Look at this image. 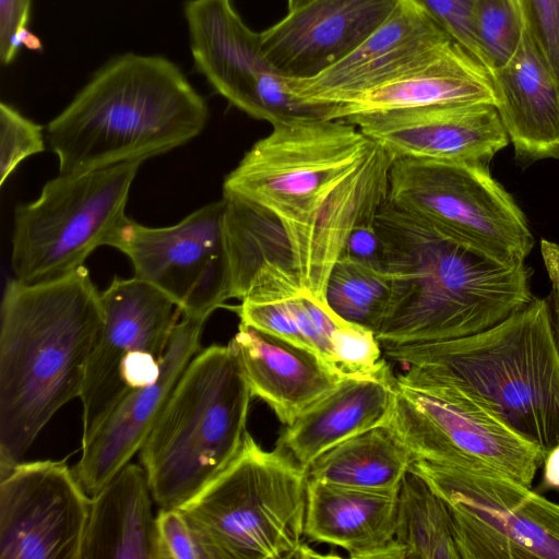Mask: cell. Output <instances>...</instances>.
I'll return each mask as SVG.
<instances>
[{"instance_id": "cell-1", "label": "cell", "mask_w": 559, "mask_h": 559, "mask_svg": "<svg viewBox=\"0 0 559 559\" xmlns=\"http://www.w3.org/2000/svg\"><path fill=\"white\" fill-rule=\"evenodd\" d=\"M396 157L356 126L314 116L272 126L225 177L223 194L281 225L301 288L321 304L352 231L388 201Z\"/></svg>"}, {"instance_id": "cell-2", "label": "cell", "mask_w": 559, "mask_h": 559, "mask_svg": "<svg viewBox=\"0 0 559 559\" xmlns=\"http://www.w3.org/2000/svg\"><path fill=\"white\" fill-rule=\"evenodd\" d=\"M390 298L376 333L381 347L485 331L535 297L531 270L467 246L386 201L374 218Z\"/></svg>"}, {"instance_id": "cell-3", "label": "cell", "mask_w": 559, "mask_h": 559, "mask_svg": "<svg viewBox=\"0 0 559 559\" xmlns=\"http://www.w3.org/2000/svg\"><path fill=\"white\" fill-rule=\"evenodd\" d=\"M103 324L100 293L83 265L26 284L1 301L0 471L24 461L52 416L80 396Z\"/></svg>"}, {"instance_id": "cell-4", "label": "cell", "mask_w": 559, "mask_h": 559, "mask_svg": "<svg viewBox=\"0 0 559 559\" xmlns=\"http://www.w3.org/2000/svg\"><path fill=\"white\" fill-rule=\"evenodd\" d=\"M409 388L453 392L547 453L559 443V346L548 299L475 334L381 347Z\"/></svg>"}, {"instance_id": "cell-5", "label": "cell", "mask_w": 559, "mask_h": 559, "mask_svg": "<svg viewBox=\"0 0 559 559\" xmlns=\"http://www.w3.org/2000/svg\"><path fill=\"white\" fill-rule=\"evenodd\" d=\"M207 120L206 102L176 63L127 52L92 75L47 134L59 175H74L167 153Z\"/></svg>"}, {"instance_id": "cell-6", "label": "cell", "mask_w": 559, "mask_h": 559, "mask_svg": "<svg viewBox=\"0 0 559 559\" xmlns=\"http://www.w3.org/2000/svg\"><path fill=\"white\" fill-rule=\"evenodd\" d=\"M252 397L230 342L193 356L139 451L159 509L185 504L234 457Z\"/></svg>"}, {"instance_id": "cell-7", "label": "cell", "mask_w": 559, "mask_h": 559, "mask_svg": "<svg viewBox=\"0 0 559 559\" xmlns=\"http://www.w3.org/2000/svg\"><path fill=\"white\" fill-rule=\"evenodd\" d=\"M306 503V471L246 431L227 465L179 509L224 559H288L313 557L302 542Z\"/></svg>"}, {"instance_id": "cell-8", "label": "cell", "mask_w": 559, "mask_h": 559, "mask_svg": "<svg viewBox=\"0 0 559 559\" xmlns=\"http://www.w3.org/2000/svg\"><path fill=\"white\" fill-rule=\"evenodd\" d=\"M143 162L134 160L47 181L39 197L14 212L11 265L17 281L36 284L84 265L100 246L114 247Z\"/></svg>"}, {"instance_id": "cell-9", "label": "cell", "mask_w": 559, "mask_h": 559, "mask_svg": "<svg viewBox=\"0 0 559 559\" xmlns=\"http://www.w3.org/2000/svg\"><path fill=\"white\" fill-rule=\"evenodd\" d=\"M388 201L507 263H524L534 246L523 212L484 164L396 157Z\"/></svg>"}, {"instance_id": "cell-10", "label": "cell", "mask_w": 559, "mask_h": 559, "mask_svg": "<svg viewBox=\"0 0 559 559\" xmlns=\"http://www.w3.org/2000/svg\"><path fill=\"white\" fill-rule=\"evenodd\" d=\"M447 503L461 559H559V503L501 473L415 460Z\"/></svg>"}, {"instance_id": "cell-11", "label": "cell", "mask_w": 559, "mask_h": 559, "mask_svg": "<svg viewBox=\"0 0 559 559\" xmlns=\"http://www.w3.org/2000/svg\"><path fill=\"white\" fill-rule=\"evenodd\" d=\"M103 324L80 393L82 445L130 393L154 383L180 309L138 277L116 276L100 293Z\"/></svg>"}, {"instance_id": "cell-12", "label": "cell", "mask_w": 559, "mask_h": 559, "mask_svg": "<svg viewBox=\"0 0 559 559\" xmlns=\"http://www.w3.org/2000/svg\"><path fill=\"white\" fill-rule=\"evenodd\" d=\"M415 460L488 469L532 486L546 454L480 404L396 380L390 419Z\"/></svg>"}, {"instance_id": "cell-13", "label": "cell", "mask_w": 559, "mask_h": 559, "mask_svg": "<svg viewBox=\"0 0 559 559\" xmlns=\"http://www.w3.org/2000/svg\"><path fill=\"white\" fill-rule=\"evenodd\" d=\"M224 199L168 227L128 219L114 247L131 261L134 276L157 287L181 316L207 318L230 299Z\"/></svg>"}, {"instance_id": "cell-14", "label": "cell", "mask_w": 559, "mask_h": 559, "mask_svg": "<svg viewBox=\"0 0 559 559\" xmlns=\"http://www.w3.org/2000/svg\"><path fill=\"white\" fill-rule=\"evenodd\" d=\"M183 14L197 71L229 104L272 126L319 117L290 93L263 51L261 33L243 22L234 0H187Z\"/></svg>"}, {"instance_id": "cell-15", "label": "cell", "mask_w": 559, "mask_h": 559, "mask_svg": "<svg viewBox=\"0 0 559 559\" xmlns=\"http://www.w3.org/2000/svg\"><path fill=\"white\" fill-rule=\"evenodd\" d=\"M92 497L66 461L0 471V558L80 559Z\"/></svg>"}, {"instance_id": "cell-16", "label": "cell", "mask_w": 559, "mask_h": 559, "mask_svg": "<svg viewBox=\"0 0 559 559\" xmlns=\"http://www.w3.org/2000/svg\"><path fill=\"white\" fill-rule=\"evenodd\" d=\"M452 41L413 0H400L392 14L354 51L308 79H288L290 93L324 111L432 60Z\"/></svg>"}, {"instance_id": "cell-17", "label": "cell", "mask_w": 559, "mask_h": 559, "mask_svg": "<svg viewBox=\"0 0 559 559\" xmlns=\"http://www.w3.org/2000/svg\"><path fill=\"white\" fill-rule=\"evenodd\" d=\"M346 122L395 157L488 165L510 141L491 104L391 110L354 117Z\"/></svg>"}, {"instance_id": "cell-18", "label": "cell", "mask_w": 559, "mask_h": 559, "mask_svg": "<svg viewBox=\"0 0 559 559\" xmlns=\"http://www.w3.org/2000/svg\"><path fill=\"white\" fill-rule=\"evenodd\" d=\"M399 2L311 0L261 32L263 51L285 78H312L354 51Z\"/></svg>"}, {"instance_id": "cell-19", "label": "cell", "mask_w": 559, "mask_h": 559, "mask_svg": "<svg viewBox=\"0 0 559 559\" xmlns=\"http://www.w3.org/2000/svg\"><path fill=\"white\" fill-rule=\"evenodd\" d=\"M205 321L188 316L177 321L157 380L127 395L93 438L82 445V455L73 472L90 497L140 451L186 367L199 350Z\"/></svg>"}, {"instance_id": "cell-20", "label": "cell", "mask_w": 559, "mask_h": 559, "mask_svg": "<svg viewBox=\"0 0 559 559\" xmlns=\"http://www.w3.org/2000/svg\"><path fill=\"white\" fill-rule=\"evenodd\" d=\"M395 389L396 376L384 358L371 370L346 374L334 390L286 425L276 449L307 471L326 450L390 423Z\"/></svg>"}, {"instance_id": "cell-21", "label": "cell", "mask_w": 559, "mask_h": 559, "mask_svg": "<svg viewBox=\"0 0 559 559\" xmlns=\"http://www.w3.org/2000/svg\"><path fill=\"white\" fill-rule=\"evenodd\" d=\"M230 343L253 397L264 401L285 426L348 374L307 348L241 322Z\"/></svg>"}, {"instance_id": "cell-22", "label": "cell", "mask_w": 559, "mask_h": 559, "mask_svg": "<svg viewBox=\"0 0 559 559\" xmlns=\"http://www.w3.org/2000/svg\"><path fill=\"white\" fill-rule=\"evenodd\" d=\"M496 104L489 71L456 41L432 60L329 107L323 119L440 105Z\"/></svg>"}, {"instance_id": "cell-23", "label": "cell", "mask_w": 559, "mask_h": 559, "mask_svg": "<svg viewBox=\"0 0 559 559\" xmlns=\"http://www.w3.org/2000/svg\"><path fill=\"white\" fill-rule=\"evenodd\" d=\"M490 75L518 163L559 158V84L527 27L515 55Z\"/></svg>"}, {"instance_id": "cell-24", "label": "cell", "mask_w": 559, "mask_h": 559, "mask_svg": "<svg viewBox=\"0 0 559 559\" xmlns=\"http://www.w3.org/2000/svg\"><path fill=\"white\" fill-rule=\"evenodd\" d=\"M397 491L307 479L305 536L341 547L353 559H399L394 544Z\"/></svg>"}, {"instance_id": "cell-25", "label": "cell", "mask_w": 559, "mask_h": 559, "mask_svg": "<svg viewBox=\"0 0 559 559\" xmlns=\"http://www.w3.org/2000/svg\"><path fill=\"white\" fill-rule=\"evenodd\" d=\"M143 466L128 463L92 497L80 559H159Z\"/></svg>"}, {"instance_id": "cell-26", "label": "cell", "mask_w": 559, "mask_h": 559, "mask_svg": "<svg viewBox=\"0 0 559 559\" xmlns=\"http://www.w3.org/2000/svg\"><path fill=\"white\" fill-rule=\"evenodd\" d=\"M415 461L391 423L358 433L319 455L307 479L376 491H396Z\"/></svg>"}, {"instance_id": "cell-27", "label": "cell", "mask_w": 559, "mask_h": 559, "mask_svg": "<svg viewBox=\"0 0 559 559\" xmlns=\"http://www.w3.org/2000/svg\"><path fill=\"white\" fill-rule=\"evenodd\" d=\"M394 544L399 559H461L447 503L411 468L397 491Z\"/></svg>"}, {"instance_id": "cell-28", "label": "cell", "mask_w": 559, "mask_h": 559, "mask_svg": "<svg viewBox=\"0 0 559 559\" xmlns=\"http://www.w3.org/2000/svg\"><path fill=\"white\" fill-rule=\"evenodd\" d=\"M230 298L242 299L254 274L265 264L292 261L286 236L267 212L223 194Z\"/></svg>"}, {"instance_id": "cell-29", "label": "cell", "mask_w": 559, "mask_h": 559, "mask_svg": "<svg viewBox=\"0 0 559 559\" xmlns=\"http://www.w3.org/2000/svg\"><path fill=\"white\" fill-rule=\"evenodd\" d=\"M390 290V276L382 265L342 254L330 273L325 299L340 318L376 335Z\"/></svg>"}, {"instance_id": "cell-30", "label": "cell", "mask_w": 559, "mask_h": 559, "mask_svg": "<svg viewBox=\"0 0 559 559\" xmlns=\"http://www.w3.org/2000/svg\"><path fill=\"white\" fill-rule=\"evenodd\" d=\"M471 24L478 60L490 74L510 61L526 32L520 0H476Z\"/></svg>"}, {"instance_id": "cell-31", "label": "cell", "mask_w": 559, "mask_h": 559, "mask_svg": "<svg viewBox=\"0 0 559 559\" xmlns=\"http://www.w3.org/2000/svg\"><path fill=\"white\" fill-rule=\"evenodd\" d=\"M159 559H224L221 550L179 508L156 515Z\"/></svg>"}, {"instance_id": "cell-32", "label": "cell", "mask_w": 559, "mask_h": 559, "mask_svg": "<svg viewBox=\"0 0 559 559\" xmlns=\"http://www.w3.org/2000/svg\"><path fill=\"white\" fill-rule=\"evenodd\" d=\"M45 151L43 127L0 104V186L27 157Z\"/></svg>"}, {"instance_id": "cell-33", "label": "cell", "mask_w": 559, "mask_h": 559, "mask_svg": "<svg viewBox=\"0 0 559 559\" xmlns=\"http://www.w3.org/2000/svg\"><path fill=\"white\" fill-rule=\"evenodd\" d=\"M527 31L559 84V0H520Z\"/></svg>"}, {"instance_id": "cell-34", "label": "cell", "mask_w": 559, "mask_h": 559, "mask_svg": "<svg viewBox=\"0 0 559 559\" xmlns=\"http://www.w3.org/2000/svg\"><path fill=\"white\" fill-rule=\"evenodd\" d=\"M453 40L478 60L472 34V12L476 0H413ZM479 61V60H478Z\"/></svg>"}, {"instance_id": "cell-35", "label": "cell", "mask_w": 559, "mask_h": 559, "mask_svg": "<svg viewBox=\"0 0 559 559\" xmlns=\"http://www.w3.org/2000/svg\"><path fill=\"white\" fill-rule=\"evenodd\" d=\"M31 0H0V60L9 66L15 59L12 51L14 37L28 28Z\"/></svg>"}, {"instance_id": "cell-36", "label": "cell", "mask_w": 559, "mask_h": 559, "mask_svg": "<svg viewBox=\"0 0 559 559\" xmlns=\"http://www.w3.org/2000/svg\"><path fill=\"white\" fill-rule=\"evenodd\" d=\"M342 254L382 265V245L374 222L357 226L349 235Z\"/></svg>"}, {"instance_id": "cell-37", "label": "cell", "mask_w": 559, "mask_h": 559, "mask_svg": "<svg viewBox=\"0 0 559 559\" xmlns=\"http://www.w3.org/2000/svg\"><path fill=\"white\" fill-rule=\"evenodd\" d=\"M540 251L545 267L551 282V292L548 302L559 346V245L543 239L540 242Z\"/></svg>"}, {"instance_id": "cell-38", "label": "cell", "mask_w": 559, "mask_h": 559, "mask_svg": "<svg viewBox=\"0 0 559 559\" xmlns=\"http://www.w3.org/2000/svg\"><path fill=\"white\" fill-rule=\"evenodd\" d=\"M543 466L544 486L546 488L559 489V443L547 453Z\"/></svg>"}, {"instance_id": "cell-39", "label": "cell", "mask_w": 559, "mask_h": 559, "mask_svg": "<svg viewBox=\"0 0 559 559\" xmlns=\"http://www.w3.org/2000/svg\"><path fill=\"white\" fill-rule=\"evenodd\" d=\"M311 0H287L288 11H293Z\"/></svg>"}]
</instances>
